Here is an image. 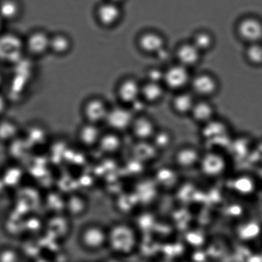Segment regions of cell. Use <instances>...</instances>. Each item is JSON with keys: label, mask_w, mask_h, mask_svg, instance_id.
Segmentation results:
<instances>
[{"label": "cell", "mask_w": 262, "mask_h": 262, "mask_svg": "<svg viewBox=\"0 0 262 262\" xmlns=\"http://www.w3.org/2000/svg\"><path fill=\"white\" fill-rule=\"evenodd\" d=\"M136 226L129 221L117 220L108 225L107 249L116 254L132 250L138 241Z\"/></svg>", "instance_id": "6da1fadb"}, {"label": "cell", "mask_w": 262, "mask_h": 262, "mask_svg": "<svg viewBox=\"0 0 262 262\" xmlns=\"http://www.w3.org/2000/svg\"><path fill=\"white\" fill-rule=\"evenodd\" d=\"M200 136L205 150L215 149L225 152L233 137L230 124L217 117L202 126Z\"/></svg>", "instance_id": "7a4b0ae2"}, {"label": "cell", "mask_w": 262, "mask_h": 262, "mask_svg": "<svg viewBox=\"0 0 262 262\" xmlns=\"http://www.w3.org/2000/svg\"><path fill=\"white\" fill-rule=\"evenodd\" d=\"M76 239L78 246L89 253L107 249L108 225L99 221L85 223L79 228Z\"/></svg>", "instance_id": "3957f363"}, {"label": "cell", "mask_w": 262, "mask_h": 262, "mask_svg": "<svg viewBox=\"0 0 262 262\" xmlns=\"http://www.w3.org/2000/svg\"><path fill=\"white\" fill-rule=\"evenodd\" d=\"M229 157L220 150H203L198 169L203 177L217 179L226 174L229 168Z\"/></svg>", "instance_id": "277c9868"}, {"label": "cell", "mask_w": 262, "mask_h": 262, "mask_svg": "<svg viewBox=\"0 0 262 262\" xmlns=\"http://www.w3.org/2000/svg\"><path fill=\"white\" fill-rule=\"evenodd\" d=\"M203 152V150L194 144H182L173 154L172 165L180 172L198 169Z\"/></svg>", "instance_id": "5b68a950"}, {"label": "cell", "mask_w": 262, "mask_h": 262, "mask_svg": "<svg viewBox=\"0 0 262 262\" xmlns=\"http://www.w3.org/2000/svg\"><path fill=\"white\" fill-rule=\"evenodd\" d=\"M189 88L194 95L201 99H208L217 95L220 84L213 74L202 72L192 75Z\"/></svg>", "instance_id": "8992f818"}, {"label": "cell", "mask_w": 262, "mask_h": 262, "mask_svg": "<svg viewBox=\"0 0 262 262\" xmlns=\"http://www.w3.org/2000/svg\"><path fill=\"white\" fill-rule=\"evenodd\" d=\"M190 69L176 63L164 70L163 84L165 88L179 92L190 86L192 75Z\"/></svg>", "instance_id": "52a82bcc"}, {"label": "cell", "mask_w": 262, "mask_h": 262, "mask_svg": "<svg viewBox=\"0 0 262 262\" xmlns=\"http://www.w3.org/2000/svg\"><path fill=\"white\" fill-rule=\"evenodd\" d=\"M25 42L18 35L3 33L0 35V62L15 63L21 58Z\"/></svg>", "instance_id": "ba28073f"}, {"label": "cell", "mask_w": 262, "mask_h": 262, "mask_svg": "<svg viewBox=\"0 0 262 262\" xmlns=\"http://www.w3.org/2000/svg\"><path fill=\"white\" fill-rule=\"evenodd\" d=\"M235 28L238 37L247 44L262 42V21L259 17L244 16L238 20Z\"/></svg>", "instance_id": "9c48e42d"}, {"label": "cell", "mask_w": 262, "mask_h": 262, "mask_svg": "<svg viewBox=\"0 0 262 262\" xmlns=\"http://www.w3.org/2000/svg\"><path fill=\"white\" fill-rule=\"evenodd\" d=\"M134 112L123 106L109 109L105 124L110 130L123 134L129 131L135 119Z\"/></svg>", "instance_id": "30bf717a"}, {"label": "cell", "mask_w": 262, "mask_h": 262, "mask_svg": "<svg viewBox=\"0 0 262 262\" xmlns=\"http://www.w3.org/2000/svg\"><path fill=\"white\" fill-rule=\"evenodd\" d=\"M137 46L146 54L157 56L166 48L164 35L155 30H146L137 38Z\"/></svg>", "instance_id": "8fae6325"}, {"label": "cell", "mask_w": 262, "mask_h": 262, "mask_svg": "<svg viewBox=\"0 0 262 262\" xmlns=\"http://www.w3.org/2000/svg\"><path fill=\"white\" fill-rule=\"evenodd\" d=\"M103 133L100 125L85 122L76 132V142L83 149H96Z\"/></svg>", "instance_id": "7c38bea8"}, {"label": "cell", "mask_w": 262, "mask_h": 262, "mask_svg": "<svg viewBox=\"0 0 262 262\" xmlns=\"http://www.w3.org/2000/svg\"><path fill=\"white\" fill-rule=\"evenodd\" d=\"M159 128L154 119L146 115L135 117L129 129L135 141H151Z\"/></svg>", "instance_id": "4fadbf2b"}, {"label": "cell", "mask_w": 262, "mask_h": 262, "mask_svg": "<svg viewBox=\"0 0 262 262\" xmlns=\"http://www.w3.org/2000/svg\"><path fill=\"white\" fill-rule=\"evenodd\" d=\"M124 145L122 134L108 129L103 132L96 149L105 156L114 157L120 154Z\"/></svg>", "instance_id": "5bb4252c"}, {"label": "cell", "mask_w": 262, "mask_h": 262, "mask_svg": "<svg viewBox=\"0 0 262 262\" xmlns=\"http://www.w3.org/2000/svg\"><path fill=\"white\" fill-rule=\"evenodd\" d=\"M109 109L105 101L101 99H90L85 103L83 108L85 122L98 125L105 123Z\"/></svg>", "instance_id": "9a60e30c"}, {"label": "cell", "mask_w": 262, "mask_h": 262, "mask_svg": "<svg viewBox=\"0 0 262 262\" xmlns=\"http://www.w3.org/2000/svg\"><path fill=\"white\" fill-rule=\"evenodd\" d=\"M203 53L190 41L182 42L174 52L177 62L191 69L199 64Z\"/></svg>", "instance_id": "2e32d148"}, {"label": "cell", "mask_w": 262, "mask_h": 262, "mask_svg": "<svg viewBox=\"0 0 262 262\" xmlns=\"http://www.w3.org/2000/svg\"><path fill=\"white\" fill-rule=\"evenodd\" d=\"M122 11L119 4L106 1L96 10V17L99 23L105 27H112L118 24L122 17Z\"/></svg>", "instance_id": "e0dca14e"}, {"label": "cell", "mask_w": 262, "mask_h": 262, "mask_svg": "<svg viewBox=\"0 0 262 262\" xmlns=\"http://www.w3.org/2000/svg\"><path fill=\"white\" fill-rule=\"evenodd\" d=\"M254 142L248 134H242L233 136L230 146L226 152H228L232 159L244 160L247 155L250 156Z\"/></svg>", "instance_id": "ac0fdd59"}, {"label": "cell", "mask_w": 262, "mask_h": 262, "mask_svg": "<svg viewBox=\"0 0 262 262\" xmlns=\"http://www.w3.org/2000/svg\"><path fill=\"white\" fill-rule=\"evenodd\" d=\"M141 85L136 79H124L119 84L118 96L122 102L132 105L141 98Z\"/></svg>", "instance_id": "d6986e66"}, {"label": "cell", "mask_w": 262, "mask_h": 262, "mask_svg": "<svg viewBox=\"0 0 262 262\" xmlns=\"http://www.w3.org/2000/svg\"><path fill=\"white\" fill-rule=\"evenodd\" d=\"M50 37L41 30L33 32L25 41V48L30 54L40 56L50 50Z\"/></svg>", "instance_id": "ffe728a7"}, {"label": "cell", "mask_w": 262, "mask_h": 262, "mask_svg": "<svg viewBox=\"0 0 262 262\" xmlns=\"http://www.w3.org/2000/svg\"><path fill=\"white\" fill-rule=\"evenodd\" d=\"M192 120L201 126L217 117L216 109L208 99H197L191 113Z\"/></svg>", "instance_id": "44dd1931"}, {"label": "cell", "mask_w": 262, "mask_h": 262, "mask_svg": "<svg viewBox=\"0 0 262 262\" xmlns=\"http://www.w3.org/2000/svg\"><path fill=\"white\" fill-rule=\"evenodd\" d=\"M196 100V96L190 90L177 92L172 100V110L179 116H190Z\"/></svg>", "instance_id": "7402d4cb"}, {"label": "cell", "mask_w": 262, "mask_h": 262, "mask_svg": "<svg viewBox=\"0 0 262 262\" xmlns=\"http://www.w3.org/2000/svg\"><path fill=\"white\" fill-rule=\"evenodd\" d=\"M134 149L132 150L135 160L143 164L152 163L159 159L160 152L151 141H135Z\"/></svg>", "instance_id": "603a6c76"}, {"label": "cell", "mask_w": 262, "mask_h": 262, "mask_svg": "<svg viewBox=\"0 0 262 262\" xmlns=\"http://www.w3.org/2000/svg\"><path fill=\"white\" fill-rule=\"evenodd\" d=\"M165 89L166 88L162 83L146 80L142 83L141 98L146 103H159L164 98Z\"/></svg>", "instance_id": "cb8c5ba5"}, {"label": "cell", "mask_w": 262, "mask_h": 262, "mask_svg": "<svg viewBox=\"0 0 262 262\" xmlns=\"http://www.w3.org/2000/svg\"><path fill=\"white\" fill-rule=\"evenodd\" d=\"M151 141L160 154L169 151L174 144V134L167 128H158Z\"/></svg>", "instance_id": "d4e9b609"}, {"label": "cell", "mask_w": 262, "mask_h": 262, "mask_svg": "<svg viewBox=\"0 0 262 262\" xmlns=\"http://www.w3.org/2000/svg\"><path fill=\"white\" fill-rule=\"evenodd\" d=\"M190 41L203 54L213 49L215 46V39L214 35L209 30L200 29L194 33Z\"/></svg>", "instance_id": "484cf974"}, {"label": "cell", "mask_w": 262, "mask_h": 262, "mask_svg": "<svg viewBox=\"0 0 262 262\" xmlns=\"http://www.w3.org/2000/svg\"><path fill=\"white\" fill-rule=\"evenodd\" d=\"M20 137V128L16 122L10 119L0 120V143L8 145Z\"/></svg>", "instance_id": "4316f807"}, {"label": "cell", "mask_w": 262, "mask_h": 262, "mask_svg": "<svg viewBox=\"0 0 262 262\" xmlns=\"http://www.w3.org/2000/svg\"><path fill=\"white\" fill-rule=\"evenodd\" d=\"M88 202L80 195H73L66 202V213L70 218L80 217L88 210Z\"/></svg>", "instance_id": "83f0119b"}, {"label": "cell", "mask_w": 262, "mask_h": 262, "mask_svg": "<svg viewBox=\"0 0 262 262\" xmlns=\"http://www.w3.org/2000/svg\"><path fill=\"white\" fill-rule=\"evenodd\" d=\"M21 12V5L17 0H0V17L5 22L15 21Z\"/></svg>", "instance_id": "f1b7e54d"}, {"label": "cell", "mask_w": 262, "mask_h": 262, "mask_svg": "<svg viewBox=\"0 0 262 262\" xmlns=\"http://www.w3.org/2000/svg\"><path fill=\"white\" fill-rule=\"evenodd\" d=\"M72 42L70 37L63 34H57L50 37V50L58 55L70 52Z\"/></svg>", "instance_id": "f546056e"}, {"label": "cell", "mask_w": 262, "mask_h": 262, "mask_svg": "<svg viewBox=\"0 0 262 262\" xmlns=\"http://www.w3.org/2000/svg\"><path fill=\"white\" fill-rule=\"evenodd\" d=\"M245 58L251 65L256 66H262V42L252 43L248 45L245 52Z\"/></svg>", "instance_id": "4dcf8cb0"}, {"label": "cell", "mask_w": 262, "mask_h": 262, "mask_svg": "<svg viewBox=\"0 0 262 262\" xmlns=\"http://www.w3.org/2000/svg\"><path fill=\"white\" fill-rule=\"evenodd\" d=\"M21 252L16 247L9 245L0 246V262H19Z\"/></svg>", "instance_id": "1f68e13d"}, {"label": "cell", "mask_w": 262, "mask_h": 262, "mask_svg": "<svg viewBox=\"0 0 262 262\" xmlns=\"http://www.w3.org/2000/svg\"><path fill=\"white\" fill-rule=\"evenodd\" d=\"M164 70L158 67L148 68L146 71L147 80L163 83L164 80Z\"/></svg>", "instance_id": "d6a6232c"}, {"label": "cell", "mask_w": 262, "mask_h": 262, "mask_svg": "<svg viewBox=\"0 0 262 262\" xmlns=\"http://www.w3.org/2000/svg\"><path fill=\"white\" fill-rule=\"evenodd\" d=\"M250 184L251 182L248 178L241 177L234 182V189L244 194V193L248 192L249 190L251 189V185H249Z\"/></svg>", "instance_id": "836d02e7"}, {"label": "cell", "mask_w": 262, "mask_h": 262, "mask_svg": "<svg viewBox=\"0 0 262 262\" xmlns=\"http://www.w3.org/2000/svg\"><path fill=\"white\" fill-rule=\"evenodd\" d=\"M7 108V101L6 98L0 93V116H3L6 113Z\"/></svg>", "instance_id": "e575fe53"}, {"label": "cell", "mask_w": 262, "mask_h": 262, "mask_svg": "<svg viewBox=\"0 0 262 262\" xmlns=\"http://www.w3.org/2000/svg\"><path fill=\"white\" fill-rule=\"evenodd\" d=\"M5 23L6 22H5L4 20L1 18V17H0V35H1L4 33L3 30Z\"/></svg>", "instance_id": "d590c367"}, {"label": "cell", "mask_w": 262, "mask_h": 262, "mask_svg": "<svg viewBox=\"0 0 262 262\" xmlns=\"http://www.w3.org/2000/svg\"><path fill=\"white\" fill-rule=\"evenodd\" d=\"M106 1L113 2V3L120 5L121 2H123L124 0H106Z\"/></svg>", "instance_id": "8d00e7d4"}]
</instances>
